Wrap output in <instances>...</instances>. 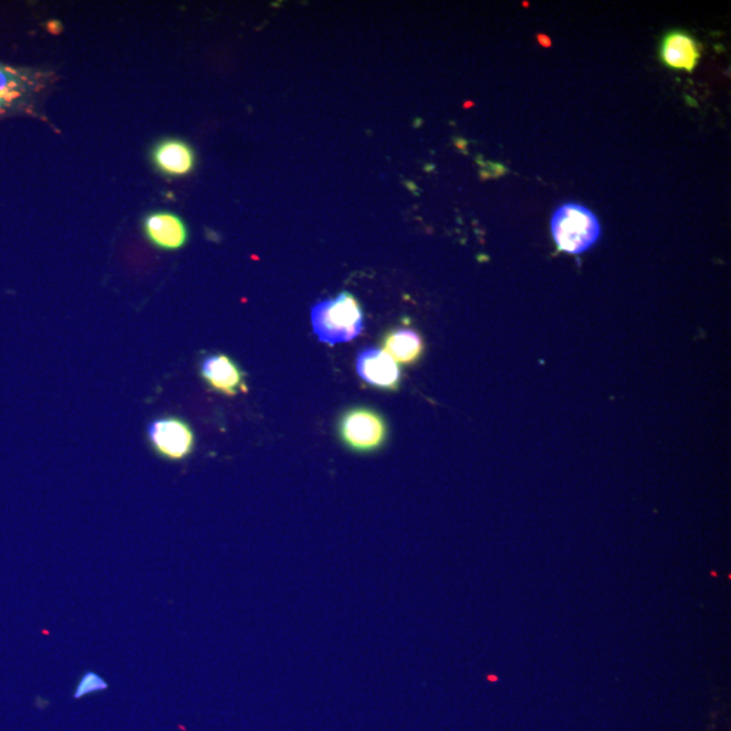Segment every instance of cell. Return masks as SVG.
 Segmentation results:
<instances>
[{
    "label": "cell",
    "instance_id": "cell-6",
    "mask_svg": "<svg viewBox=\"0 0 731 731\" xmlns=\"http://www.w3.org/2000/svg\"><path fill=\"white\" fill-rule=\"evenodd\" d=\"M358 375L366 384L382 391H397L402 384L400 366L381 348L366 347L357 357Z\"/></svg>",
    "mask_w": 731,
    "mask_h": 731
},
{
    "label": "cell",
    "instance_id": "cell-11",
    "mask_svg": "<svg viewBox=\"0 0 731 731\" xmlns=\"http://www.w3.org/2000/svg\"><path fill=\"white\" fill-rule=\"evenodd\" d=\"M31 86L32 82L26 73L0 65V115L24 103Z\"/></svg>",
    "mask_w": 731,
    "mask_h": 731
},
{
    "label": "cell",
    "instance_id": "cell-10",
    "mask_svg": "<svg viewBox=\"0 0 731 731\" xmlns=\"http://www.w3.org/2000/svg\"><path fill=\"white\" fill-rule=\"evenodd\" d=\"M156 166L168 176H185L193 170L195 156L188 144L178 140H166L154 151Z\"/></svg>",
    "mask_w": 731,
    "mask_h": 731
},
{
    "label": "cell",
    "instance_id": "cell-3",
    "mask_svg": "<svg viewBox=\"0 0 731 731\" xmlns=\"http://www.w3.org/2000/svg\"><path fill=\"white\" fill-rule=\"evenodd\" d=\"M337 430L345 446L357 453L376 452L387 438L385 419L376 410L364 407L346 410Z\"/></svg>",
    "mask_w": 731,
    "mask_h": 731
},
{
    "label": "cell",
    "instance_id": "cell-1",
    "mask_svg": "<svg viewBox=\"0 0 731 731\" xmlns=\"http://www.w3.org/2000/svg\"><path fill=\"white\" fill-rule=\"evenodd\" d=\"M311 320L314 335L331 346L356 339L364 327L361 303L348 291L316 303L312 308Z\"/></svg>",
    "mask_w": 731,
    "mask_h": 731
},
{
    "label": "cell",
    "instance_id": "cell-4",
    "mask_svg": "<svg viewBox=\"0 0 731 731\" xmlns=\"http://www.w3.org/2000/svg\"><path fill=\"white\" fill-rule=\"evenodd\" d=\"M146 436L154 452L163 459L172 463L188 458L195 446L191 427L183 419L173 416L151 421L146 427Z\"/></svg>",
    "mask_w": 731,
    "mask_h": 731
},
{
    "label": "cell",
    "instance_id": "cell-9",
    "mask_svg": "<svg viewBox=\"0 0 731 731\" xmlns=\"http://www.w3.org/2000/svg\"><path fill=\"white\" fill-rule=\"evenodd\" d=\"M384 351L397 363L414 364L424 352V341L415 329L396 328L386 332L382 339Z\"/></svg>",
    "mask_w": 731,
    "mask_h": 731
},
{
    "label": "cell",
    "instance_id": "cell-2",
    "mask_svg": "<svg viewBox=\"0 0 731 731\" xmlns=\"http://www.w3.org/2000/svg\"><path fill=\"white\" fill-rule=\"evenodd\" d=\"M551 233L561 251L578 255L599 240L600 224L587 207L565 204L551 217Z\"/></svg>",
    "mask_w": 731,
    "mask_h": 731
},
{
    "label": "cell",
    "instance_id": "cell-5",
    "mask_svg": "<svg viewBox=\"0 0 731 731\" xmlns=\"http://www.w3.org/2000/svg\"><path fill=\"white\" fill-rule=\"evenodd\" d=\"M200 374L212 391L233 397L247 392L245 373L225 353H209L201 359Z\"/></svg>",
    "mask_w": 731,
    "mask_h": 731
},
{
    "label": "cell",
    "instance_id": "cell-8",
    "mask_svg": "<svg viewBox=\"0 0 731 731\" xmlns=\"http://www.w3.org/2000/svg\"><path fill=\"white\" fill-rule=\"evenodd\" d=\"M700 59V48L696 39L684 32H671L663 37L661 60L672 69L694 71Z\"/></svg>",
    "mask_w": 731,
    "mask_h": 731
},
{
    "label": "cell",
    "instance_id": "cell-7",
    "mask_svg": "<svg viewBox=\"0 0 731 731\" xmlns=\"http://www.w3.org/2000/svg\"><path fill=\"white\" fill-rule=\"evenodd\" d=\"M146 238L157 249L176 251L188 243L189 232L181 218L171 213H152L144 223Z\"/></svg>",
    "mask_w": 731,
    "mask_h": 731
}]
</instances>
